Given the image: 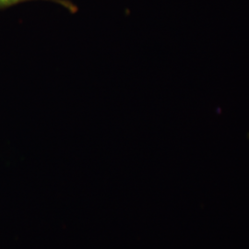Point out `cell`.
<instances>
[{
	"label": "cell",
	"instance_id": "6da1fadb",
	"mask_svg": "<svg viewBox=\"0 0 249 249\" xmlns=\"http://www.w3.org/2000/svg\"><path fill=\"white\" fill-rule=\"evenodd\" d=\"M28 1H35V0H0V9H9L10 7H13ZM45 1H50L57 5H60L71 13H76L78 11V7L70 0H45Z\"/></svg>",
	"mask_w": 249,
	"mask_h": 249
}]
</instances>
